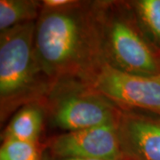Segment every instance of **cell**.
Returning a JSON list of instances; mask_svg holds the SVG:
<instances>
[{"label": "cell", "instance_id": "6da1fadb", "mask_svg": "<svg viewBox=\"0 0 160 160\" xmlns=\"http://www.w3.org/2000/svg\"><path fill=\"white\" fill-rule=\"evenodd\" d=\"M35 53L54 87L86 85L105 62L98 1H74L61 8L42 7L35 32Z\"/></svg>", "mask_w": 160, "mask_h": 160}, {"label": "cell", "instance_id": "7a4b0ae2", "mask_svg": "<svg viewBox=\"0 0 160 160\" xmlns=\"http://www.w3.org/2000/svg\"><path fill=\"white\" fill-rule=\"evenodd\" d=\"M36 22L0 33V110L5 120L31 103L44 104L54 88L35 53Z\"/></svg>", "mask_w": 160, "mask_h": 160}, {"label": "cell", "instance_id": "3957f363", "mask_svg": "<svg viewBox=\"0 0 160 160\" xmlns=\"http://www.w3.org/2000/svg\"><path fill=\"white\" fill-rule=\"evenodd\" d=\"M105 62L127 73L160 75L158 52L146 39L130 2L98 1Z\"/></svg>", "mask_w": 160, "mask_h": 160}, {"label": "cell", "instance_id": "277c9868", "mask_svg": "<svg viewBox=\"0 0 160 160\" xmlns=\"http://www.w3.org/2000/svg\"><path fill=\"white\" fill-rule=\"evenodd\" d=\"M45 103L52 123L67 132L117 124L122 110L91 87L80 83L58 85Z\"/></svg>", "mask_w": 160, "mask_h": 160}, {"label": "cell", "instance_id": "5b68a950", "mask_svg": "<svg viewBox=\"0 0 160 160\" xmlns=\"http://www.w3.org/2000/svg\"><path fill=\"white\" fill-rule=\"evenodd\" d=\"M86 85L119 109L160 117V75L131 74L104 62Z\"/></svg>", "mask_w": 160, "mask_h": 160}, {"label": "cell", "instance_id": "8992f818", "mask_svg": "<svg viewBox=\"0 0 160 160\" xmlns=\"http://www.w3.org/2000/svg\"><path fill=\"white\" fill-rule=\"evenodd\" d=\"M45 150L57 158L120 160L117 124L66 132L50 140Z\"/></svg>", "mask_w": 160, "mask_h": 160}, {"label": "cell", "instance_id": "52a82bcc", "mask_svg": "<svg viewBox=\"0 0 160 160\" xmlns=\"http://www.w3.org/2000/svg\"><path fill=\"white\" fill-rule=\"evenodd\" d=\"M120 160H160V117L122 109L117 123Z\"/></svg>", "mask_w": 160, "mask_h": 160}, {"label": "cell", "instance_id": "ba28073f", "mask_svg": "<svg viewBox=\"0 0 160 160\" xmlns=\"http://www.w3.org/2000/svg\"><path fill=\"white\" fill-rule=\"evenodd\" d=\"M45 109L42 103H31L19 109L3 133V140L15 139L38 142L43 126Z\"/></svg>", "mask_w": 160, "mask_h": 160}, {"label": "cell", "instance_id": "9c48e42d", "mask_svg": "<svg viewBox=\"0 0 160 160\" xmlns=\"http://www.w3.org/2000/svg\"><path fill=\"white\" fill-rule=\"evenodd\" d=\"M42 7V4L35 0H1L0 31L38 21Z\"/></svg>", "mask_w": 160, "mask_h": 160}, {"label": "cell", "instance_id": "30bf717a", "mask_svg": "<svg viewBox=\"0 0 160 160\" xmlns=\"http://www.w3.org/2000/svg\"><path fill=\"white\" fill-rule=\"evenodd\" d=\"M140 28L146 39L160 52V0L130 1Z\"/></svg>", "mask_w": 160, "mask_h": 160}, {"label": "cell", "instance_id": "8fae6325", "mask_svg": "<svg viewBox=\"0 0 160 160\" xmlns=\"http://www.w3.org/2000/svg\"><path fill=\"white\" fill-rule=\"evenodd\" d=\"M38 142L5 139L0 149V160H41Z\"/></svg>", "mask_w": 160, "mask_h": 160}, {"label": "cell", "instance_id": "7c38bea8", "mask_svg": "<svg viewBox=\"0 0 160 160\" xmlns=\"http://www.w3.org/2000/svg\"><path fill=\"white\" fill-rule=\"evenodd\" d=\"M73 0H45L42 2L43 7L46 8H61L65 6H68L70 3H72Z\"/></svg>", "mask_w": 160, "mask_h": 160}, {"label": "cell", "instance_id": "4fadbf2b", "mask_svg": "<svg viewBox=\"0 0 160 160\" xmlns=\"http://www.w3.org/2000/svg\"><path fill=\"white\" fill-rule=\"evenodd\" d=\"M41 160H98V159H88V158H57L53 157L46 150L42 151Z\"/></svg>", "mask_w": 160, "mask_h": 160}, {"label": "cell", "instance_id": "5bb4252c", "mask_svg": "<svg viewBox=\"0 0 160 160\" xmlns=\"http://www.w3.org/2000/svg\"><path fill=\"white\" fill-rule=\"evenodd\" d=\"M158 57H159V61H160V52H158Z\"/></svg>", "mask_w": 160, "mask_h": 160}]
</instances>
